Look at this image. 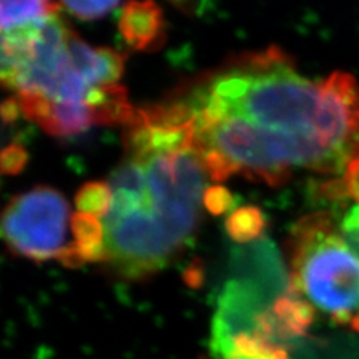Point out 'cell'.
<instances>
[{"label": "cell", "instance_id": "cell-1", "mask_svg": "<svg viewBox=\"0 0 359 359\" xmlns=\"http://www.w3.org/2000/svg\"><path fill=\"white\" fill-rule=\"evenodd\" d=\"M182 102L208 177L282 186L298 170L344 174L359 157V84L347 72L301 75L280 48L244 54Z\"/></svg>", "mask_w": 359, "mask_h": 359}, {"label": "cell", "instance_id": "cell-2", "mask_svg": "<svg viewBox=\"0 0 359 359\" xmlns=\"http://www.w3.org/2000/svg\"><path fill=\"white\" fill-rule=\"evenodd\" d=\"M207 175L195 118L182 100L137 109L109 180L104 262L132 280L165 268L198 228Z\"/></svg>", "mask_w": 359, "mask_h": 359}, {"label": "cell", "instance_id": "cell-3", "mask_svg": "<svg viewBox=\"0 0 359 359\" xmlns=\"http://www.w3.org/2000/svg\"><path fill=\"white\" fill-rule=\"evenodd\" d=\"M289 290L359 332V253L328 212L299 219L290 233Z\"/></svg>", "mask_w": 359, "mask_h": 359}, {"label": "cell", "instance_id": "cell-4", "mask_svg": "<svg viewBox=\"0 0 359 359\" xmlns=\"http://www.w3.org/2000/svg\"><path fill=\"white\" fill-rule=\"evenodd\" d=\"M69 205L53 187L39 186L9 201L2 216V235L14 253L27 259L62 262L66 244Z\"/></svg>", "mask_w": 359, "mask_h": 359}, {"label": "cell", "instance_id": "cell-5", "mask_svg": "<svg viewBox=\"0 0 359 359\" xmlns=\"http://www.w3.org/2000/svg\"><path fill=\"white\" fill-rule=\"evenodd\" d=\"M118 30L123 39L135 50L147 51L159 47L165 38L162 9L154 0H129L121 8Z\"/></svg>", "mask_w": 359, "mask_h": 359}, {"label": "cell", "instance_id": "cell-6", "mask_svg": "<svg viewBox=\"0 0 359 359\" xmlns=\"http://www.w3.org/2000/svg\"><path fill=\"white\" fill-rule=\"evenodd\" d=\"M59 5L53 0H0L2 32L13 30L59 14Z\"/></svg>", "mask_w": 359, "mask_h": 359}, {"label": "cell", "instance_id": "cell-7", "mask_svg": "<svg viewBox=\"0 0 359 359\" xmlns=\"http://www.w3.org/2000/svg\"><path fill=\"white\" fill-rule=\"evenodd\" d=\"M273 313L282 331L290 335L304 334L314 318V309L307 301L292 294L289 289L285 295L277 298L273 306Z\"/></svg>", "mask_w": 359, "mask_h": 359}, {"label": "cell", "instance_id": "cell-8", "mask_svg": "<svg viewBox=\"0 0 359 359\" xmlns=\"http://www.w3.org/2000/svg\"><path fill=\"white\" fill-rule=\"evenodd\" d=\"M265 229V216L261 208L244 205L233 210L226 220V231L231 240L247 244L257 240Z\"/></svg>", "mask_w": 359, "mask_h": 359}, {"label": "cell", "instance_id": "cell-9", "mask_svg": "<svg viewBox=\"0 0 359 359\" xmlns=\"http://www.w3.org/2000/svg\"><path fill=\"white\" fill-rule=\"evenodd\" d=\"M78 211L92 215L97 219H105L112 205V190L109 183L90 182L86 183L75 196Z\"/></svg>", "mask_w": 359, "mask_h": 359}, {"label": "cell", "instance_id": "cell-10", "mask_svg": "<svg viewBox=\"0 0 359 359\" xmlns=\"http://www.w3.org/2000/svg\"><path fill=\"white\" fill-rule=\"evenodd\" d=\"M120 0H62L63 6L80 20H97L118 5Z\"/></svg>", "mask_w": 359, "mask_h": 359}, {"label": "cell", "instance_id": "cell-11", "mask_svg": "<svg viewBox=\"0 0 359 359\" xmlns=\"http://www.w3.org/2000/svg\"><path fill=\"white\" fill-rule=\"evenodd\" d=\"M325 190L328 195L335 198H351L356 202V205H359V157L346 168L341 180H335L334 183L325 187Z\"/></svg>", "mask_w": 359, "mask_h": 359}, {"label": "cell", "instance_id": "cell-12", "mask_svg": "<svg viewBox=\"0 0 359 359\" xmlns=\"http://www.w3.org/2000/svg\"><path fill=\"white\" fill-rule=\"evenodd\" d=\"M202 204L212 216H223L233 207V196L226 187L211 186L207 187Z\"/></svg>", "mask_w": 359, "mask_h": 359}, {"label": "cell", "instance_id": "cell-13", "mask_svg": "<svg viewBox=\"0 0 359 359\" xmlns=\"http://www.w3.org/2000/svg\"><path fill=\"white\" fill-rule=\"evenodd\" d=\"M27 163V153L21 145L13 144L2 153V172L5 175L20 174Z\"/></svg>", "mask_w": 359, "mask_h": 359}, {"label": "cell", "instance_id": "cell-14", "mask_svg": "<svg viewBox=\"0 0 359 359\" xmlns=\"http://www.w3.org/2000/svg\"><path fill=\"white\" fill-rule=\"evenodd\" d=\"M340 229L353 249L359 253V205H355L343 219Z\"/></svg>", "mask_w": 359, "mask_h": 359}, {"label": "cell", "instance_id": "cell-15", "mask_svg": "<svg viewBox=\"0 0 359 359\" xmlns=\"http://www.w3.org/2000/svg\"><path fill=\"white\" fill-rule=\"evenodd\" d=\"M20 105H18V100L14 97H9L6 99L4 105H2V117L4 120L8 121H14L18 117V112H20Z\"/></svg>", "mask_w": 359, "mask_h": 359}]
</instances>
